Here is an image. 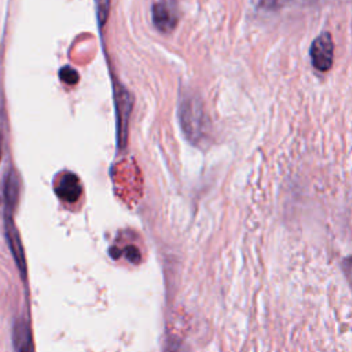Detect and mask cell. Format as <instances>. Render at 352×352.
Wrapping results in <instances>:
<instances>
[{
	"instance_id": "cell-2",
	"label": "cell",
	"mask_w": 352,
	"mask_h": 352,
	"mask_svg": "<svg viewBox=\"0 0 352 352\" xmlns=\"http://www.w3.org/2000/svg\"><path fill=\"white\" fill-rule=\"evenodd\" d=\"M153 22L161 32H170L177 23V7L170 0H160L153 6Z\"/></svg>"
},
{
	"instance_id": "cell-7",
	"label": "cell",
	"mask_w": 352,
	"mask_h": 352,
	"mask_svg": "<svg viewBox=\"0 0 352 352\" xmlns=\"http://www.w3.org/2000/svg\"><path fill=\"white\" fill-rule=\"evenodd\" d=\"M59 77H60V80L63 82L70 84V85H73V84H76L78 81V73L73 67H69V66H65V67L60 69Z\"/></svg>"
},
{
	"instance_id": "cell-3",
	"label": "cell",
	"mask_w": 352,
	"mask_h": 352,
	"mask_svg": "<svg viewBox=\"0 0 352 352\" xmlns=\"http://www.w3.org/2000/svg\"><path fill=\"white\" fill-rule=\"evenodd\" d=\"M55 192L60 199L66 202H76L82 192L80 179L72 172L63 173L55 186Z\"/></svg>"
},
{
	"instance_id": "cell-6",
	"label": "cell",
	"mask_w": 352,
	"mask_h": 352,
	"mask_svg": "<svg viewBox=\"0 0 352 352\" xmlns=\"http://www.w3.org/2000/svg\"><path fill=\"white\" fill-rule=\"evenodd\" d=\"M4 197H6V208H7L6 214H11V212L16 204V199H18V183H16V177H15L14 172H10L8 176L6 177Z\"/></svg>"
},
{
	"instance_id": "cell-8",
	"label": "cell",
	"mask_w": 352,
	"mask_h": 352,
	"mask_svg": "<svg viewBox=\"0 0 352 352\" xmlns=\"http://www.w3.org/2000/svg\"><path fill=\"white\" fill-rule=\"evenodd\" d=\"M0 160H1V135H0Z\"/></svg>"
},
{
	"instance_id": "cell-5",
	"label": "cell",
	"mask_w": 352,
	"mask_h": 352,
	"mask_svg": "<svg viewBox=\"0 0 352 352\" xmlns=\"http://www.w3.org/2000/svg\"><path fill=\"white\" fill-rule=\"evenodd\" d=\"M14 341H15V349L18 352H33L32 336L26 322L19 320L18 323H15Z\"/></svg>"
},
{
	"instance_id": "cell-4",
	"label": "cell",
	"mask_w": 352,
	"mask_h": 352,
	"mask_svg": "<svg viewBox=\"0 0 352 352\" xmlns=\"http://www.w3.org/2000/svg\"><path fill=\"white\" fill-rule=\"evenodd\" d=\"M6 235H7V241L10 245V249L14 254L15 263L21 271V276L25 279L26 275V264H25V254H23V249H22V243L19 239V235L16 232V228L14 226L12 217L11 214L6 216Z\"/></svg>"
},
{
	"instance_id": "cell-1",
	"label": "cell",
	"mask_w": 352,
	"mask_h": 352,
	"mask_svg": "<svg viewBox=\"0 0 352 352\" xmlns=\"http://www.w3.org/2000/svg\"><path fill=\"white\" fill-rule=\"evenodd\" d=\"M333 38L329 33H322L315 38L311 45V59L315 69L319 72H327L333 65Z\"/></svg>"
}]
</instances>
